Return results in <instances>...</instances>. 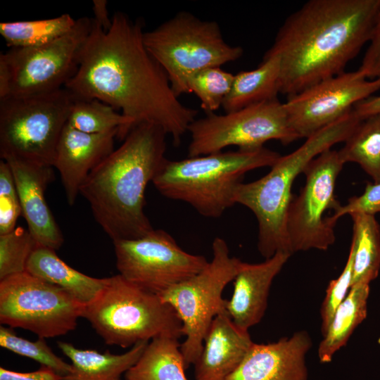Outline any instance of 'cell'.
Returning <instances> with one entry per match:
<instances>
[{
    "mask_svg": "<svg viewBox=\"0 0 380 380\" xmlns=\"http://www.w3.org/2000/svg\"><path fill=\"white\" fill-rule=\"evenodd\" d=\"M143 27L142 20L120 11L106 32L93 18L77 70L64 87L77 99L121 110L131 130L143 123L160 127L179 146L198 110L174 93L167 73L144 45Z\"/></svg>",
    "mask_w": 380,
    "mask_h": 380,
    "instance_id": "1",
    "label": "cell"
},
{
    "mask_svg": "<svg viewBox=\"0 0 380 380\" xmlns=\"http://www.w3.org/2000/svg\"><path fill=\"white\" fill-rule=\"evenodd\" d=\"M379 13L380 0H310L288 16L264 55L280 60V93L289 98L344 72Z\"/></svg>",
    "mask_w": 380,
    "mask_h": 380,
    "instance_id": "2",
    "label": "cell"
},
{
    "mask_svg": "<svg viewBox=\"0 0 380 380\" xmlns=\"http://www.w3.org/2000/svg\"><path fill=\"white\" fill-rule=\"evenodd\" d=\"M166 136L153 124L136 126L82 184L80 194L113 241L138 239L153 229L144 213L145 191L166 159Z\"/></svg>",
    "mask_w": 380,
    "mask_h": 380,
    "instance_id": "3",
    "label": "cell"
},
{
    "mask_svg": "<svg viewBox=\"0 0 380 380\" xmlns=\"http://www.w3.org/2000/svg\"><path fill=\"white\" fill-rule=\"evenodd\" d=\"M362 119L353 109L342 118L310 137L296 150L281 156L262 177L241 183L234 201L249 208L258 224V248L265 258L279 251L292 255L286 230V219L293 200L292 186L307 165L334 144L345 141Z\"/></svg>",
    "mask_w": 380,
    "mask_h": 380,
    "instance_id": "4",
    "label": "cell"
},
{
    "mask_svg": "<svg viewBox=\"0 0 380 380\" xmlns=\"http://www.w3.org/2000/svg\"><path fill=\"white\" fill-rule=\"evenodd\" d=\"M279 157L262 147L179 160L166 158L152 183L163 196L185 202L205 217L218 218L235 204L234 193L245 174L271 167Z\"/></svg>",
    "mask_w": 380,
    "mask_h": 380,
    "instance_id": "5",
    "label": "cell"
},
{
    "mask_svg": "<svg viewBox=\"0 0 380 380\" xmlns=\"http://www.w3.org/2000/svg\"><path fill=\"white\" fill-rule=\"evenodd\" d=\"M83 317L106 344L122 348L160 336H183L182 322L169 304L120 274L107 278L97 296L85 305Z\"/></svg>",
    "mask_w": 380,
    "mask_h": 380,
    "instance_id": "6",
    "label": "cell"
},
{
    "mask_svg": "<svg viewBox=\"0 0 380 380\" xmlns=\"http://www.w3.org/2000/svg\"><path fill=\"white\" fill-rule=\"evenodd\" d=\"M143 39L178 97L189 94L187 82L193 74L235 61L243 53L242 47L225 41L217 22L201 20L186 11L144 32Z\"/></svg>",
    "mask_w": 380,
    "mask_h": 380,
    "instance_id": "7",
    "label": "cell"
},
{
    "mask_svg": "<svg viewBox=\"0 0 380 380\" xmlns=\"http://www.w3.org/2000/svg\"><path fill=\"white\" fill-rule=\"evenodd\" d=\"M77 98L68 89L0 99V156L51 166Z\"/></svg>",
    "mask_w": 380,
    "mask_h": 380,
    "instance_id": "8",
    "label": "cell"
},
{
    "mask_svg": "<svg viewBox=\"0 0 380 380\" xmlns=\"http://www.w3.org/2000/svg\"><path fill=\"white\" fill-rule=\"evenodd\" d=\"M212 251V260L201 272L159 295L182 322L185 340L180 350L186 369L198 359L214 318L226 310L222 293L234 280L241 261L230 255L227 242L220 237L214 239Z\"/></svg>",
    "mask_w": 380,
    "mask_h": 380,
    "instance_id": "9",
    "label": "cell"
},
{
    "mask_svg": "<svg viewBox=\"0 0 380 380\" xmlns=\"http://www.w3.org/2000/svg\"><path fill=\"white\" fill-rule=\"evenodd\" d=\"M85 305L64 289L27 271L0 280V322L39 338L74 330Z\"/></svg>",
    "mask_w": 380,
    "mask_h": 380,
    "instance_id": "10",
    "label": "cell"
},
{
    "mask_svg": "<svg viewBox=\"0 0 380 380\" xmlns=\"http://www.w3.org/2000/svg\"><path fill=\"white\" fill-rule=\"evenodd\" d=\"M191 141L188 156L222 151L228 146L253 150L270 140L288 145L300 139L289 122L284 103L278 99L225 113L207 114L189 127Z\"/></svg>",
    "mask_w": 380,
    "mask_h": 380,
    "instance_id": "11",
    "label": "cell"
},
{
    "mask_svg": "<svg viewBox=\"0 0 380 380\" xmlns=\"http://www.w3.org/2000/svg\"><path fill=\"white\" fill-rule=\"evenodd\" d=\"M92 23L93 18H80L71 31L55 40L1 53L0 59L6 63L11 77L8 96L42 94L63 88L77 70Z\"/></svg>",
    "mask_w": 380,
    "mask_h": 380,
    "instance_id": "12",
    "label": "cell"
},
{
    "mask_svg": "<svg viewBox=\"0 0 380 380\" xmlns=\"http://www.w3.org/2000/svg\"><path fill=\"white\" fill-rule=\"evenodd\" d=\"M344 163L337 151L327 150L312 159L303 173L305 184L289 205L286 230L292 254L310 249L327 251L335 241L334 226L327 210L340 203L334 196L337 177Z\"/></svg>",
    "mask_w": 380,
    "mask_h": 380,
    "instance_id": "13",
    "label": "cell"
},
{
    "mask_svg": "<svg viewBox=\"0 0 380 380\" xmlns=\"http://www.w3.org/2000/svg\"><path fill=\"white\" fill-rule=\"evenodd\" d=\"M113 242L119 274L158 295L196 274L209 262L203 255L184 251L160 229H153L138 239Z\"/></svg>",
    "mask_w": 380,
    "mask_h": 380,
    "instance_id": "14",
    "label": "cell"
},
{
    "mask_svg": "<svg viewBox=\"0 0 380 380\" xmlns=\"http://www.w3.org/2000/svg\"><path fill=\"white\" fill-rule=\"evenodd\" d=\"M379 89L380 79L368 80L359 70L344 72L289 97L284 105L292 129L300 139H307Z\"/></svg>",
    "mask_w": 380,
    "mask_h": 380,
    "instance_id": "15",
    "label": "cell"
},
{
    "mask_svg": "<svg viewBox=\"0 0 380 380\" xmlns=\"http://www.w3.org/2000/svg\"><path fill=\"white\" fill-rule=\"evenodd\" d=\"M312 340L306 331L276 342L255 343L226 380H308L306 355Z\"/></svg>",
    "mask_w": 380,
    "mask_h": 380,
    "instance_id": "16",
    "label": "cell"
},
{
    "mask_svg": "<svg viewBox=\"0 0 380 380\" xmlns=\"http://www.w3.org/2000/svg\"><path fill=\"white\" fill-rule=\"evenodd\" d=\"M3 160L12 170L29 232L38 246L58 250L64 239L44 196L53 178V167L16 158Z\"/></svg>",
    "mask_w": 380,
    "mask_h": 380,
    "instance_id": "17",
    "label": "cell"
},
{
    "mask_svg": "<svg viewBox=\"0 0 380 380\" xmlns=\"http://www.w3.org/2000/svg\"><path fill=\"white\" fill-rule=\"evenodd\" d=\"M119 129L89 134L67 122L61 135L53 167L58 171L70 205H74L80 188L90 172L113 151Z\"/></svg>",
    "mask_w": 380,
    "mask_h": 380,
    "instance_id": "18",
    "label": "cell"
},
{
    "mask_svg": "<svg viewBox=\"0 0 380 380\" xmlns=\"http://www.w3.org/2000/svg\"><path fill=\"white\" fill-rule=\"evenodd\" d=\"M291 255L279 251L260 263L240 261L232 296L226 303V310L237 327L248 331L261 321L272 283Z\"/></svg>",
    "mask_w": 380,
    "mask_h": 380,
    "instance_id": "19",
    "label": "cell"
},
{
    "mask_svg": "<svg viewBox=\"0 0 380 380\" xmlns=\"http://www.w3.org/2000/svg\"><path fill=\"white\" fill-rule=\"evenodd\" d=\"M253 344L248 331L237 327L227 310L213 320L194 364L195 380H226Z\"/></svg>",
    "mask_w": 380,
    "mask_h": 380,
    "instance_id": "20",
    "label": "cell"
},
{
    "mask_svg": "<svg viewBox=\"0 0 380 380\" xmlns=\"http://www.w3.org/2000/svg\"><path fill=\"white\" fill-rule=\"evenodd\" d=\"M26 271L71 294L84 305L92 301L104 287L107 278L98 279L78 272L63 262L56 250L37 246Z\"/></svg>",
    "mask_w": 380,
    "mask_h": 380,
    "instance_id": "21",
    "label": "cell"
},
{
    "mask_svg": "<svg viewBox=\"0 0 380 380\" xmlns=\"http://www.w3.org/2000/svg\"><path fill=\"white\" fill-rule=\"evenodd\" d=\"M148 343L141 341L125 353L113 354L81 350L71 343L58 341V348L72 365V372L61 380H120L121 375L139 360Z\"/></svg>",
    "mask_w": 380,
    "mask_h": 380,
    "instance_id": "22",
    "label": "cell"
},
{
    "mask_svg": "<svg viewBox=\"0 0 380 380\" xmlns=\"http://www.w3.org/2000/svg\"><path fill=\"white\" fill-rule=\"evenodd\" d=\"M280 75V60L276 56H264L257 68L234 75L232 88L222 106L224 112L277 99Z\"/></svg>",
    "mask_w": 380,
    "mask_h": 380,
    "instance_id": "23",
    "label": "cell"
},
{
    "mask_svg": "<svg viewBox=\"0 0 380 380\" xmlns=\"http://www.w3.org/2000/svg\"><path fill=\"white\" fill-rule=\"evenodd\" d=\"M369 291V284L350 288L319 344L317 353L321 363L330 362L334 354L347 343L354 330L366 319Z\"/></svg>",
    "mask_w": 380,
    "mask_h": 380,
    "instance_id": "24",
    "label": "cell"
},
{
    "mask_svg": "<svg viewBox=\"0 0 380 380\" xmlns=\"http://www.w3.org/2000/svg\"><path fill=\"white\" fill-rule=\"evenodd\" d=\"M178 338L160 336L148 342L125 380H188Z\"/></svg>",
    "mask_w": 380,
    "mask_h": 380,
    "instance_id": "25",
    "label": "cell"
},
{
    "mask_svg": "<svg viewBox=\"0 0 380 380\" xmlns=\"http://www.w3.org/2000/svg\"><path fill=\"white\" fill-rule=\"evenodd\" d=\"M350 215L353 220L351 246L354 250L351 287L369 285L380 270V226L375 215L362 213Z\"/></svg>",
    "mask_w": 380,
    "mask_h": 380,
    "instance_id": "26",
    "label": "cell"
},
{
    "mask_svg": "<svg viewBox=\"0 0 380 380\" xmlns=\"http://www.w3.org/2000/svg\"><path fill=\"white\" fill-rule=\"evenodd\" d=\"M342 162L355 163L380 182V113L362 119L338 151Z\"/></svg>",
    "mask_w": 380,
    "mask_h": 380,
    "instance_id": "27",
    "label": "cell"
},
{
    "mask_svg": "<svg viewBox=\"0 0 380 380\" xmlns=\"http://www.w3.org/2000/svg\"><path fill=\"white\" fill-rule=\"evenodd\" d=\"M76 20L65 13L44 20L1 23L0 34L9 48L36 46L68 33Z\"/></svg>",
    "mask_w": 380,
    "mask_h": 380,
    "instance_id": "28",
    "label": "cell"
},
{
    "mask_svg": "<svg viewBox=\"0 0 380 380\" xmlns=\"http://www.w3.org/2000/svg\"><path fill=\"white\" fill-rule=\"evenodd\" d=\"M68 124L89 134H99L118 129L117 138L124 140L131 131V121L112 106L97 99L75 101Z\"/></svg>",
    "mask_w": 380,
    "mask_h": 380,
    "instance_id": "29",
    "label": "cell"
},
{
    "mask_svg": "<svg viewBox=\"0 0 380 380\" xmlns=\"http://www.w3.org/2000/svg\"><path fill=\"white\" fill-rule=\"evenodd\" d=\"M234 75L220 67H210L193 74L189 79V94L194 93L200 100L207 114L215 113L230 91Z\"/></svg>",
    "mask_w": 380,
    "mask_h": 380,
    "instance_id": "30",
    "label": "cell"
},
{
    "mask_svg": "<svg viewBox=\"0 0 380 380\" xmlns=\"http://www.w3.org/2000/svg\"><path fill=\"white\" fill-rule=\"evenodd\" d=\"M0 346L19 355L31 358L42 365L48 367L62 376L72 372V364H68L57 356L46 343L44 338L31 341L15 334L10 328L0 327Z\"/></svg>",
    "mask_w": 380,
    "mask_h": 380,
    "instance_id": "31",
    "label": "cell"
},
{
    "mask_svg": "<svg viewBox=\"0 0 380 380\" xmlns=\"http://www.w3.org/2000/svg\"><path fill=\"white\" fill-rule=\"evenodd\" d=\"M37 246L29 230L21 227L0 235V280L25 272Z\"/></svg>",
    "mask_w": 380,
    "mask_h": 380,
    "instance_id": "32",
    "label": "cell"
},
{
    "mask_svg": "<svg viewBox=\"0 0 380 380\" xmlns=\"http://www.w3.org/2000/svg\"><path fill=\"white\" fill-rule=\"evenodd\" d=\"M22 208L12 170L4 160L0 161V235L15 228Z\"/></svg>",
    "mask_w": 380,
    "mask_h": 380,
    "instance_id": "33",
    "label": "cell"
},
{
    "mask_svg": "<svg viewBox=\"0 0 380 380\" xmlns=\"http://www.w3.org/2000/svg\"><path fill=\"white\" fill-rule=\"evenodd\" d=\"M354 250L350 246L345 267L335 279L329 281L326 290L325 297L320 308L321 333L324 336L341 303L348 295L352 282Z\"/></svg>",
    "mask_w": 380,
    "mask_h": 380,
    "instance_id": "34",
    "label": "cell"
},
{
    "mask_svg": "<svg viewBox=\"0 0 380 380\" xmlns=\"http://www.w3.org/2000/svg\"><path fill=\"white\" fill-rule=\"evenodd\" d=\"M362 213L375 215L380 213V182H367L364 192L360 196L349 198L348 203L339 206L331 216V220H337L345 215Z\"/></svg>",
    "mask_w": 380,
    "mask_h": 380,
    "instance_id": "35",
    "label": "cell"
},
{
    "mask_svg": "<svg viewBox=\"0 0 380 380\" xmlns=\"http://www.w3.org/2000/svg\"><path fill=\"white\" fill-rule=\"evenodd\" d=\"M358 70L367 79H380V13Z\"/></svg>",
    "mask_w": 380,
    "mask_h": 380,
    "instance_id": "36",
    "label": "cell"
},
{
    "mask_svg": "<svg viewBox=\"0 0 380 380\" xmlns=\"http://www.w3.org/2000/svg\"><path fill=\"white\" fill-rule=\"evenodd\" d=\"M62 378L52 369L43 365L30 372H18L0 367V380H61Z\"/></svg>",
    "mask_w": 380,
    "mask_h": 380,
    "instance_id": "37",
    "label": "cell"
},
{
    "mask_svg": "<svg viewBox=\"0 0 380 380\" xmlns=\"http://www.w3.org/2000/svg\"><path fill=\"white\" fill-rule=\"evenodd\" d=\"M355 114L361 119L380 113V96H371L355 104Z\"/></svg>",
    "mask_w": 380,
    "mask_h": 380,
    "instance_id": "38",
    "label": "cell"
},
{
    "mask_svg": "<svg viewBox=\"0 0 380 380\" xmlns=\"http://www.w3.org/2000/svg\"><path fill=\"white\" fill-rule=\"evenodd\" d=\"M107 4L106 0H94L92 6L94 20L104 32L108 31L112 25V18H109L107 10Z\"/></svg>",
    "mask_w": 380,
    "mask_h": 380,
    "instance_id": "39",
    "label": "cell"
},
{
    "mask_svg": "<svg viewBox=\"0 0 380 380\" xmlns=\"http://www.w3.org/2000/svg\"><path fill=\"white\" fill-rule=\"evenodd\" d=\"M11 77L6 63L0 59V99L8 97L10 94Z\"/></svg>",
    "mask_w": 380,
    "mask_h": 380,
    "instance_id": "40",
    "label": "cell"
},
{
    "mask_svg": "<svg viewBox=\"0 0 380 380\" xmlns=\"http://www.w3.org/2000/svg\"><path fill=\"white\" fill-rule=\"evenodd\" d=\"M378 342L380 344V338H379Z\"/></svg>",
    "mask_w": 380,
    "mask_h": 380,
    "instance_id": "41",
    "label": "cell"
}]
</instances>
